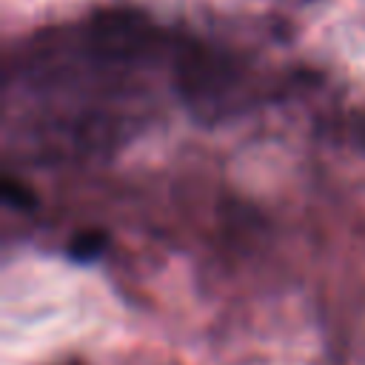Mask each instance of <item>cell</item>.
<instances>
[{"label": "cell", "instance_id": "cell-1", "mask_svg": "<svg viewBox=\"0 0 365 365\" xmlns=\"http://www.w3.org/2000/svg\"><path fill=\"white\" fill-rule=\"evenodd\" d=\"M106 248H108V234L106 231H83V234L74 237L68 254L77 262H94L106 254Z\"/></svg>", "mask_w": 365, "mask_h": 365}, {"label": "cell", "instance_id": "cell-2", "mask_svg": "<svg viewBox=\"0 0 365 365\" xmlns=\"http://www.w3.org/2000/svg\"><path fill=\"white\" fill-rule=\"evenodd\" d=\"M3 200L11 202V205H17V208H31V205H34L31 191H29L26 185L14 182V180H6V182H3Z\"/></svg>", "mask_w": 365, "mask_h": 365}]
</instances>
